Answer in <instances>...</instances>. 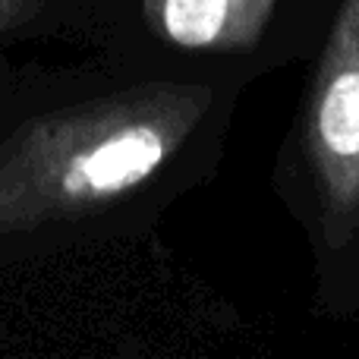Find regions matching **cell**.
I'll return each instance as SVG.
<instances>
[{
    "label": "cell",
    "instance_id": "3",
    "mask_svg": "<svg viewBox=\"0 0 359 359\" xmlns=\"http://www.w3.org/2000/svg\"><path fill=\"white\" fill-rule=\"evenodd\" d=\"M268 6L271 0H164V29L177 44L208 48L249 38Z\"/></svg>",
    "mask_w": 359,
    "mask_h": 359
},
{
    "label": "cell",
    "instance_id": "2",
    "mask_svg": "<svg viewBox=\"0 0 359 359\" xmlns=\"http://www.w3.org/2000/svg\"><path fill=\"white\" fill-rule=\"evenodd\" d=\"M164 158V139L149 126L123 130L101 142L95 151L79 158L73 168L67 186L73 192L92 189V192H117L126 186L139 183L161 164Z\"/></svg>",
    "mask_w": 359,
    "mask_h": 359
},
{
    "label": "cell",
    "instance_id": "1",
    "mask_svg": "<svg viewBox=\"0 0 359 359\" xmlns=\"http://www.w3.org/2000/svg\"><path fill=\"white\" fill-rule=\"evenodd\" d=\"M312 145L337 211L359 202V0H347L318 79Z\"/></svg>",
    "mask_w": 359,
    "mask_h": 359
}]
</instances>
